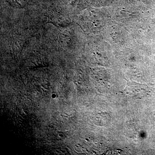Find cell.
Returning a JSON list of instances; mask_svg holds the SVG:
<instances>
[{
	"label": "cell",
	"instance_id": "obj_1",
	"mask_svg": "<svg viewBox=\"0 0 155 155\" xmlns=\"http://www.w3.org/2000/svg\"><path fill=\"white\" fill-rule=\"evenodd\" d=\"M149 88L144 84L129 82L122 93L127 97L138 99L142 98L148 94L150 91Z\"/></svg>",
	"mask_w": 155,
	"mask_h": 155
},
{
	"label": "cell",
	"instance_id": "obj_2",
	"mask_svg": "<svg viewBox=\"0 0 155 155\" xmlns=\"http://www.w3.org/2000/svg\"><path fill=\"white\" fill-rule=\"evenodd\" d=\"M153 119H154V121H155V114H154V115Z\"/></svg>",
	"mask_w": 155,
	"mask_h": 155
}]
</instances>
